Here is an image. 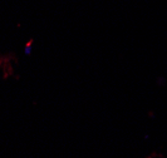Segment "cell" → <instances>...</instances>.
Segmentation results:
<instances>
[{
	"mask_svg": "<svg viewBox=\"0 0 167 158\" xmlns=\"http://www.w3.org/2000/svg\"><path fill=\"white\" fill-rule=\"evenodd\" d=\"M32 44H33V40H29L26 43V48H25V54L26 55H29V54L32 53Z\"/></svg>",
	"mask_w": 167,
	"mask_h": 158,
	"instance_id": "1",
	"label": "cell"
}]
</instances>
